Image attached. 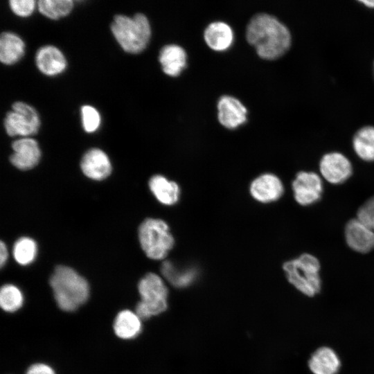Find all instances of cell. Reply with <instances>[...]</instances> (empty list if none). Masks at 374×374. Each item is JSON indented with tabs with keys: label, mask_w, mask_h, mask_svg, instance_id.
Masks as SVG:
<instances>
[{
	"label": "cell",
	"mask_w": 374,
	"mask_h": 374,
	"mask_svg": "<svg viewBox=\"0 0 374 374\" xmlns=\"http://www.w3.org/2000/svg\"><path fill=\"white\" fill-rule=\"evenodd\" d=\"M359 1L367 7L374 8V0H362Z\"/></svg>",
	"instance_id": "cell-32"
},
{
	"label": "cell",
	"mask_w": 374,
	"mask_h": 374,
	"mask_svg": "<svg viewBox=\"0 0 374 374\" xmlns=\"http://www.w3.org/2000/svg\"><path fill=\"white\" fill-rule=\"evenodd\" d=\"M13 153L10 161L17 168L30 170L36 166L41 157V150L37 142L31 138L25 137L12 143Z\"/></svg>",
	"instance_id": "cell-10"
},
{
	"label": "cell",
	"mask_w": 374,
	"mask_h": 374,
	"mask_svg": "<svg viewBox=\"0 0 374 374\" xmlns=\"http://www.w3.org/2000/svg\"><path fill=\"white\" fill-rule=\"evenodd\" d=\"M246 38L258 55L265 60H274L283 55L291 44L287 28L276 17L258 14L249 21Z\"/></svg>",
	"instance_id": "cell-1"
},
{
	"label": "cell",
	"mask_w": 374,
	"mask_h": 374,
	"mask_svg": "<svg viewBox=\"0 0 374 374\" xmlns=\"http://www.w3.org/2000/svg\"><path fill=\"white\" fill-rule=\"evenodd\" d=\"M319 260L310 253H303L283 265L288 281L302 294L312 297L321 289Z\"/></svg>",
	"instance_id": "cell-4"
},
{
	"label": "cell",
	"mask_w": 374,
	"mask_h": 374,
	"mask_svg": "<svg viewBox=\"0 0 374 374\" xmlns=\"http://www.w3.org/2000/svg\"><path fill=\"white\" fill-rule=\"evenodd\" d=\"M35 62L38 69L48 76L60 74L66 67V60L64 54L57 47L51 45L38 49Z\"/></svg>",
	"instance_id": "cell-15"
},
{
	"label": "cell",
	"mask_w": 374,
	"mask_h": 374,
	"mask_svg": "<svg viewBox=\"0 0 374 374\" xmlns=\"http://www.w3.org/2000/svg\"><path fill=\"white\" fill-rule=\"evenodd\" d=\"M353 145L360 159L374 161V127L366 126L359 129L354 136Z\"/></svg>",
	"instance_id": "cell-22"
},
{
	"label": "cell",
	"mask_w": 374,
	"mask_h": 374,
	"mask_svg": "<svg viewBox=\"0 0 374 374\" xmlns=\"http://www.w3.org/2000/svg\"><path fill=\"white\" fill-rule=\"evenodd\" d=\"M49 284L57 306L63 311L73 312L89 299L90 288L87 280L68 266L56 267Z\"/></svg>",
	"instance_id": "cell-2"
},
{
	"label": "cell",
	"mask_w": 374,
	"mask_h": 374,
	"mask_svg": "<svg viewBox=\"0 0 374 374\" xmlns=\"http://www.w3.org/2000/svg\"><path fill=\"white\" fill-rule=\"evenodd\" d=\"M284 188L280 179L271 173L263 174L256 178L250 185V193L257 201L269 203L280 199Z\"/></svg>",
	"instance_id": "cell-12"
},
{
	"label": "cell",
	"mask_w": 374,
	"mask_h": 374,
	"mask_svg": "<svg viewBox=\"0 0 374 374\" xmlns=\"http://www.w3.org/2000/svg\"><path fill=\"white\" fill-rule=\"evenodd\" d=\"M24 303V294L17 286L7 283L1 287L0 306L4 312H16L22 308Z\"/></svg>",
	"instance_id": "cell-24"
},
{
	"label": "cell",
	"mask_w": 374,
	"mask_h": 374,
	"mask_svg": "<svg viewBox=\"0 0 374 374\" xmlns=\"http://www.w3.org/2000/svg\"><path fill=\"white\" fill-rule=\"evenodd\" d=\"M37 5L39 11L51 19L68 15L73 7L71 0H39Z\"/></svg>",
	"instance_id": "cell-25"
},
{
	"label": "cell",
	"mask_w": 374,
	"mask_h": 374,
	"mask_svg": "<svg viewBox=\"0 0 374 374\" xmlns=\"http://www.w3.org/2000/svg\"><path fill=\"white\" fill-rule=\"evenodd\" d=\"M141 298L135 312L142 319H148L164 312L168 308V290L163 278L154 273H148L139 282Z\"/></svg>",
	"instance_id": "cell-5"
},
{
	"label": "cell",
	"mask_w": 374,
	"mask_h": 374,
	"mask_svg": "<svg viewBox=\"0 0 374 374\" xmlns=\"http://www.w3.org/2000/svg\"><path fill=\"white\" fill-rule=\"evenodd\" d=\"M159 60L166 75L176 77L186 67L187 55L180 46L169 44L163 47L160 51Z\"/></svg>",
	"instance_id": "cell-18"
},
{
	"label": "cell",
	"mask_w": 374,
	"mask_h": 374,
	"mask_svg": "<svg viewBox=\"0 0 374 374\" xmlns=\"http://www.w3.org/2000/svg\"><path fill=\"white\" fill-rule=\"evenodd\" d=\"M319 170L327 181L339 184L349 179L353 173V167L346 157L335 152L323 156L319 163Z\"/></svg>",
	"instance_id": "cell-9"
},
{
	"label": "cell",
	"mask_w": 374,
	"mask_h": 374,
	"mask_svg": "<svg viewBox=\"0 0 374 374\" xmlns=\"http://www.w3.org/2000/svg\"><path fill=\"white\" fill-rule=\"evenodd\" d=\"M111 30L121 48L132 54L143 51L151 36L149 21L141 13L136 14L133 17L116 15L111 25Z\"/></svg>",
	"instance_id": "cell-3"
},
{
	"label": "cell",
	"mask_w": 374,
	"mask_h": 374,
	"mask_svg": "<svg viewBox=\"0 0 374 374\" xmlns=\"http://www.w3.org/2000/svg\"><path fill=\"white\" fill-rule=\"evenodd\" d=\"M80 168L85 176L96 181L106 179L112 172L108 156L99 148H91L83 155Z\"/></svg>",
	"instance_id": "cell-13"
},
{
	"label": "cell",
	"mask_w": 374,
	"mask_h": 374,
	"mask_svg": "<svg viewBox=\"0 0 374 374\" xmlns=\"http://www.w3.org/2000/svg\"><path fill=\"white\" fill-rule=\"evenodd\" d=\"M4 119V127L10 136H27L35 134L40 127V120L37 111L24 102H16Z\"/></svg>",
	"instance_id": "cell-7"
},
{
	"label": "cell",
	"mask_w": 374,
	"mask_h": 374,
	"mask_svg": "<svg viewBox=\"0 0 374 374\" xmlns=\"http://www.w3.org/2000/svg\"><path fill=\"white\" fill-rule=\"evenodd\" d=\"M9 6L16 15L26 17L30 16L34 11L35 1L33 0H10Z\"/></svg>",
	"instance_id": "cell-29"
},
{
	"label": "cell",
	"mask_w": 374,
	"mask_h": 374,
	"mask_svg": "<svg viewBox=\"0 0 374 374\" xmlns=\"http://www.w3.org/2000/svg\"><path fill=\"white\" fill-rule=\"evenodd\" d=\"M139 240L145 255L153 260L165 258L175 244L167 223L156 218H147L141 224Z\"/></svg>",
	"instance_id": "cell-6"
},
{
	"label": "cell",
	"mask_w": 374,
	"mask_h": 374,
	"mask_svg": "<svg viewBox=\"0 0 374 374\" xmlns=\"http://www.w3.org/2000/svg\"><path fill=\"white\" fill-rule=\"evenodd\" d=\"M37 253V244L30 238H20L14 244L13 256L16 262L21 265H28L32 263Z\"/></svg>",
	"instance_id": "cell-26"
},
{
	"label": "cell",
	"mask_w": 374,
	"mask_h": 374,
	"mask_svg": "<svg viewBox=\"0 0 374 374\" xmlns=\"http://www.w3.org/2000/svg\"><path fill=\"white\" fill-rule=\"evenodd\" d=\"M204 35L206 44L216 51L228 49L233 41V32L231 28L222 21L210 24L205 29Z\"/></svg>",
	"instance_id": "cell-19"
},
{
	"label": "cell",
	"mask_w": 374,
	"mask_h": 374,
	"mask_svg": "<svg viewBox=\"0 0 374 374\" xmlns=\"http://www.w3.org/2000/svg\"><path fill=\"white\" fill-rule=\"evenodd\" d=\"M142 319L135 311L124 309L119 311L113 322L116 336L123 340L133 339L142 331Z\"/></svg>",
	"instance_id": "cell-16"
},
{
	"label": "cell",
	"mask_w": 374,
	"mask_h": 374,
	"mask_svg": "<svg viewBox=\"0 0 374 374\" xmlns=\"http://www.w3.org/2000/svg\"><path fill=\"white\" fill-rule=\"evenodd\" d=\"M25 51L24 41L16 34L3 32L0 37V60L6 65L17 62Z\"/></svg>",
	"instance_id": "cell-21"
},
{
	"label": "cell",
	"mask_w": 374,
	"mask_h": 374,
	"mask_svg": "<svg viewBox=\"0 0 374 374\" xmlns=\"http://www.w3.org/2000/svg\"><path fill=\"white\" fill-rule=\"evenodd\" d=\"M149 188L156 199L164 205H173L179 199L180 189L178 184L163 175L152 176L149 181Z\"/></svg>",
	"instance_id": "cell-20"
},
{
	"label": "cell",
	"mask_w": 374,
	"mask_h": 374,
	"mask_svg": "<svg viewBox=\"0 0 374 374\" xmlns=\"http://www.w3.org/2000/svg\"><path fill=\"white\" fill-rule=\"evenodd\" d=\"M308 367L313 374H337L341 362L333 349L322 346L311 355Z\"/></svg>",
	"instance_id": "cell-17"
},
{
	"label": "cell",
	"mask_w": 374,
	"mask_h": 374,
	"mask_svg": "<svg viewBox=\"0 0 374 374\" xmlns=\"http://www.w3.org/2000/svg\"><path fill=\"white\" fill-rule=\"evenodd\" d=\"M294 199L302 206L312 205L318 202L323 193L321 177L314 172H299L292 184Z\"/></svg>",
	"instance_id": "cell-8"
},
{
	"label": "cell",
	"mask_w": 374,
	"mask_h": 374,
	"mask_svg": "<svg viewBox=\"0 0 374 374\" xmlns=\"http://www.w3.org/2000/svg\"><path fill=\"white\" fill-rule=\"evenodd\" d=\"M218 120L228 129H235L247 121V110L237 98L230 96H222L217 103Z\"/></svg>",
	"instance_id": "cell-14"
},
{
	"label": "cell",
	"mask_w": 374,
	"mask_h": 374,
	"mask_svg": "<svg viewBox=\"0 0 374 374\" xmlns=\"http://www.w3.org/2000/svg\"><path fill=\"white\" fill-rule=\"evenodd\" d=\"M25 374H56L53 368L42 362L31 364L26 370Z\"/></svg>",
	"instance_id": "cell-30"
},
{
	"label": "cell",
	"mask_w": 374,
	"mask_h": 374,
	"mask_svg": "<svg viewBox=\"0 0 374 374\" xmlns=\"http://www.w3.org/2000/svg\"><path fill=\"white\" fill-rule=\"evenodd\" d=\"M8 258V252L7 247L6 244L1 241L0 244V265L1 267L6 263Z\"/></svg>",
	"instance_id": "cell-31"
},
{
	"label": "cell",
	"mask_w": 374,
	"mask_h": 374,
	"mask_svg": "<svg viewBox=\"0 0 374 374\" xmlns=\"http://www.w3.org/2000/svg\"><path fill=\"white\" fill-rule=\"evenodd\" d=\"M161 271L163 276L177 287H185L190 285L197 277V271L195 269H180L168 260L162 263Z\"/></svg>",
	"instance_id": "cell-23"
},
{
	"label": "cell",
	"mask_w": 374,
	"mask_h": 374,
	"mask_svg": "<svg viewBox=\"0 0 374 374\" xmlns=\"http://www.w3.org/2000/svg\"><path fill=\"white\" fill-rule=\"evenodd\" d=\"M344 235L348 246L358 253H366L374 249V231L357 218L347 222Z\"/></svg>",
	"instance_id": "cell-11"
},
{
	"label": "cell",
	"mask_w": 374,
	"mask_h": 374,
	"mask_svg": "<svg viewBox=\"0 0 374 374\" xmlns=\"http://www.w3.org/2000/svg\"><path fill=\"white\" fill-rule=\"evenodd\" d=\"M82 127L87 133L96 132L100 125V115L98 110L91 105H84L81 108Z\"/></svg>",
	"instance_id": "cell-27"
},
{
	"label": "cell",
	"mask_w": 374,
	"mask_h": 374,
	"mask_svg": "<svg viewBox=\"0 0 374 374\" xmlns=\"http://www.w3.org/2000/svg\"><path fill=\"white\" fill-rule=\"evenodd\" d=\"M357 219L374 231V196L359 207Z\"/></svg>",
	"instance_id": "cell-28"
}]
</instances>
